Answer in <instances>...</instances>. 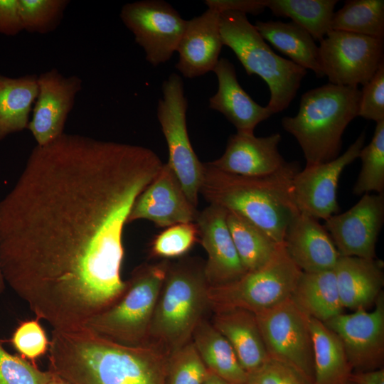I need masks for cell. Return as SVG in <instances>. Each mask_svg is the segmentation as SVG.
Returning a JSON list of instances; mask_svg holds the SVG:
<instances>
[{
	"mask_svg": "<svg viewBox=\"0 0 384 384\" xmlns=\"http://www.w3.org/2000/svg\"><path fill=\"white\" fill-rule=\"evenodd\" d=\"M163 164L148 148L80 134L33 148L0 201V263L36 318L77 329L120 297L124 228Z\"/></svg>",
	"mask_w": 384,
	"mask_h": 384,
	"instance_id": "6da1fadb",
	"label": "cell"
},
{
	"mask_svg": "<svg viewBox=\"0 0 384 384\" xmlns=\"http://www.w3.org/2000/svg\"><path fill=\"white\" fill-rule=\"evenodd\" d=\"M49 370L72 384H165L168 354L123 345L85 328L53 329Z\"/></svg>",
	"mask_w": 384,
	"mask_h": 384,
	"instance_id": "7a4b0ae2",
	"label": "cell"
},
{
	"mask_svg": "<svg viewBox=\"0 0 384 384\" xmlns=\"http://www.w3.org/2000/svg\"><path fill=\"white\" fill-rule=\"evenodd\" d=\"M299 171L297 161L287 162L274 174L252 177L203 163L200 194L210 205L242 215L282 244L289 223L299 212L293 195V179Z\"/></svg>",
	"mask_w": 384,
	"mask_h": 384,
	"instance_id": "3957f363",
	"label": "cell"
},
{
	"mask_svg": "<svg viewBox=\"0 0 384 384\" xmlns=\"http://www.w3.org/2000/svg\"><path fill=\"white\" fill-rule=\"evenodd\" d=\"M361 90L358 87L328 82L304 92L298 113L282 119L283 129L299 143L306 166L336 159L342 136L358 114Z\"/></svg>",
	"mask_w": 384,
	"mask_h": 384,
	"instance_id": "277c9868",
	"label": "cell"
},
{
	"mask_svg": "<svg viewBox=\"0 0 384 384\" xmlns=\"http://www.w3.org/2000/svg\"><path fill=\"white\" fill-rule=\"evenodd\" d=\"M204 263L196 257L169 262L156 304L149 343L168 355L190 341L210 307Z\"/></svg>",
	"mask_w": 384,
	"mask_h": 384,
	"instance_id": "5b68a950",
	"label": "cell"
},
{
	"mask_svg": "<svg viewBox=\"0 0 384 384\" xmlns=\"http://www.w3.org/2000/svg\"><path fill=\"white\" fill-rule=\"evenodd\" d=\"M220 28L223 46L235 53L247 74L260 76L268 85L270 98L267 107L273 114L287 109L297 95L306 70L276 54L246 14L220 13Z\"/></svg>",
	"mask_w": 384,
	"mask_h": 384,
	"instance_id": "8992f818",
	"label": "cell"
},
{
	"mask_svg": "<svg viewBox=\"0 0 384 384\" xmlns=\"http://www.w3.org/2000/svg\"><path fill=\"white\" fill-rule=\"evenodd\" d=\"M169 262L163 260L137 267L120 297L90 318L83 328L126 346L149 343L154 311Z\"/></svg>",
	"mask_w": 384,
	"mask_h": 384,
	"instance_id": "52a82bcc",
	"label": "cell"
},
{
	"mask_svg": "<svg viewBox=\"0 0 384 384\" xmlns=\"http://www.w3.org/2000/svg\"><path fill=\"white\" fill-rule=\"evenodd\" d=\"M302 273L284 244H279L262 267L234 282L209 287L210 309L215 312L240 309L254 314L269 309L291 298Z\"/></svg>",
	"mask_w": 384,
	"mask_h": 384,
	"instance_id": "ba28073f",
	"label": "cell"
},
{
	"mask_svg": "<svg viewBox=\"0 0 384 384\" xmlns=\"http://www.w3.org/2000/svg\"><path fill=\"white\" fill-rule=\"evenodd\" d=\"M162 94L158 101L156 113L167 143V164L190 202L197 208L203 163L195 154L188 137L186 125L188 101L181 77L177 73H171L162 83Z\"/></svg>",
	"mask_w": 384,
	"mask_h": 384,
	"instance_id": "9c48e42d",
	"label": "cell"
},
{
	"mask_svg": "<svg viewBox=\"0 0 384 384\" xmlns=\"http://www.w3.org/2000/svg\"><path fill=\"white\" fill-rule=\"evenodd\" d=\"M255 314L269 357L294 368L314 384L309 317L291 298Z\"/></svg>",
	"mask_w": 384,
	"mask_h": 384,
	"instance_id": "30bf717a",
	"label": "cell"
},
{
	"mask_svg": "<svg viewBox=\"0 0 384 384\" xmlns=\"http://www.w3.org/2000/svg\"><path fill=\"white\" fill-rule=\"evenodd\" d=\"M382 38L331 30L319 42L320 65L330 83L358 87L366 85L383 60Z\"/></svg>",
	"mask_w": 384,
	"mask_h": 384,
	"instance_id": "8fae6325",
	"label": "cell"
},
{
	"mask_svg": "<svg viewBox=\"0 0 384 384\" xmlns=\"http://www.w3.org/2000/svg\"><path fill=\"white\" fill-rule=\"evenodd\" d=\"M120 18L144 50L153 66L171 59L185 31L187 21L163 0H144L124 4Z\"/></svg>",
	"mask_w": 384,
	"mask_h": 384,
	"instance_id": "7c38bea8",
	"label": "cell"
},
{
	"mask_svg": "<svg viewBox=\"0 0 384 384\" xmlns=\"http://www.w3.org/2000/svg\"><path fill=\"white\" fill-rule=\"evenodd\" d=\"M371 311L341 313L324 322L341 340L353 372L383 368L384 294Z\"/></svg>",
	"mask_w": 384,
	"mask_h": 384,
	"instance_id": "4fadbf2b",
	"label": "cell"
},
{
	"mask_svg": "<svg viewBox=\"0 0 384 384\" xmlns=\"http://www.w3.org/2000/svg\"><path fill=\"white\" fill-rule=\"evenodd\" d=\"M362 132L348 149L336 159L326 163L305 166L293 179V195L301 213L316 220H326L338 213L337 188L345 168L358 158L364 146Z\"/></svg>",
	"mask_w": 384,
	"mask_h": 384,
	"instance_id": "5bb4252c",
	"label": "cell"
},
{
	"mask_svg": "<svg viewBox=\"0 0 384 384\" xmlns=\"http://www.w3.org/2000/svg\"><path fill=\"white\" fill-rule=\"evenodd\" d=\"M383 222L384 193H366L346 212L326 219L324 226L340 256L372 259Z\"/></svg>",
	"mask_w": 384,
	"mask_h": 384,
	"instance_id": "9a60e30c",
	"label": "cell"
},
{
	"mask_svg": "<svg viewBox=\"0 0 384 384\" xmlns=\"http://www.w3.org/2000/svg\"><path fill=\"white\" fill-rule=\"evenodd\" d=\"M38 94L27 129L38 146H45L64 133L68 114L82 88V81L78 76L66 77L53 68L38 76Z\"/></svg>",
	"mask_w": 384,
	"mask_h": 384,
	"instance_id": "2e32d148",
	"label": "cell"
},
{
	"mask_svg": "<svg viewBox=\"0 0 384 384\" xmlns=\"http://www.w3.org/2000/svg\"><path fill=\"white\" fill-rule=\"evenodd\" d=\"M227 212L210 204L198 213L195 221L207 253L204 272L210 287L234 282L246 273L227 225Z\"/></svg>",
	"mask_w": 384,
	"mask_h": 384,
	"instance_id": "e0dca14e",
	"label": "cell"
},
{
	"mask_svg": "<svg viewBox=\"0 0 384 384\" xmlns=\"http://www.w3.org/2000/svg\"><path fill=\"white\" fill-rule=\"evenodd\" d=\"M198 211L186 196L167 163L136 199L127 223L145 219L159 228L195 223Z\"/></svg>",
	"mask_w": 384,
	"mask_h": 384,
	"instance_id": "ac0fdd59",
	"label": "cell"
},
{
	"mask_svg": "<svg viewBox=\"0 0 384 384\" xmlns=\"http://www.w3.org/2000/svg\"><path fill=\"white\" fill-rule=\"evenodd\" d=\"M282 137L274 133L264 137L237 132L228 138L223 154L208 162L221 171L244 176H269L287 164L278 149Z\"/></svg>",
	"mask_w": 384,
	"mask_h": 384,
	"instance_id": "d6986e66",
	"label": "cell"
},
{
	"mask_svg": "<svg viewBox=\"0 0 384 384\" xmlns=\"http://www.w3.org/2000/svg\"><path fill=\"white\" fill-rule=\"evenodd\" d=\"M220 14L209 9L187 21L176 51L175 68L187 78L200 77L213 71L223 46L220 28Z\"/></svg>",
	"mask_w": 384,
	"mask_h": 384,
	"instance_id": "ffe728a7",
	"label": "cell"
},
{
	"mask_svg": "<svg viewBox=\"0 0 384 384\" xmlns=\"http://www.w3.org/2000/svg\"><path fill=\"white\" fill-rule=\"evenodd\" d=\"M283 244L292 260L304 272L334 270L340 257L324 226L301 212L289 223Z\"/></svg>",
	"mask_w": 384,
	"mask_h": 384,
	"instance_id": "44dd1931",
	"label": "cell"
},
{
	"mask_svg": "<svg viewBox=\"0 0 384 384\" xmlns=\"http://www.w3.org/2000/svg\"><path fill=\"white\" fill-rule=\"evenodd\" d=\"M213 71L217 76L218 87L209 98V107L223 114L237 132L254 134L256 126L273 113L267 106L255 102L243 90L229 60L220 58Z\"/></svg>",
	"mask_w": 384,
	"mask_h": 384,
	"instance_id": "7402d4cb",
	"label": "cell"
},
{
	"mask_svg": "<svg viewBox=\"0 0 384 384\" xmlns=\"http://www.w3.org/2000/svg\"><path fill=\"white\" fill-rule=\"evenodd\" d=\"M334 271L343 309H368L383 292V262L376 257L340 256Z\"/></svg>",
	"mask_w": 384,
	"mask_h": 384,
	"instance_id": "603a6c76",
	"label": "cell"
},
{
	"mask_svg": "<svg viewBox=\"0 0 384 384\" xmlns=\"http://www.w3.org/2000/svg\"><path fill=\"white\" fill-rule=\"evenodd\" d=\"M213 313L212 324L228 341L247 373L270 358L254 313L240 309Z\"/></svg>",
	"mask_w": 384,
	"mask_h": 384,
	"instance_id": "cb8c5ba5",
	"label": "cell"
},
{
	"mask_svg": "<svg viewBox=\"0 0 384 384\" xmlns=\"http://www.w3.org/2000/svg\"><path fill=\"white\" fill-rule=\"evenodd\" d=\"M265 41L304 69L314 71L317 78L324 77L319 46L311 36L294 22L257 21L254 25Z\"/></svg>",
	"mask_w": 384,
	"mask_h": 384,
	"instance_id": "d4e9b609",
	"label": "cell"
},
{
	"mask_svg": "<svg viewBox=\"0 0 384 384\" xmlns=\"http://www.w3.org/2000/svg\"><path fill=\"white\" fill-rule=\"evenodd\" d=\"M313 358L314 384H346L353 368L338 336L326 324L309 317Z\"/></svg>",
	"mask_w": 384,
	"mask_h": 384,
	"instance_id": "484cf974",
	"label": "cell"
},
{
	"mask_svg": "<svg viewBox=\"0 0 384 384\" xmlns=\"http://www.w3.org/2000/svg\"><path fill=\"white\" fill-rule=\"evenodd\" d=\"M309 317L325 322L343 312L334 270L302 272L291 296Z\"/></svg>",
	"mask_w": 384,
	"mask_h": 384,
	"instance_id": "4316f807",
	"label": "cell"
},
{
	"mask_svg": "<svg viewBox=\"0 0 384 384\" xmlns=\"http://www.w3.org/2000/svg\"><path fill=\"white\" fill-rule=\"evenodd\" d=\"M191 341L208 370L231 384H245L247 374L228 341L203 318Z\"/></svg>",
	"mask_w": 384,
	"mask_h": 384,
	"instance_id": "83f0119b",
	"label": "cell"
},
{
	"mask_svg": "<svg viewBox=\"0 0 384 384\" xmlns=\"http://www.w3.org/2000/svg\"><path fill=\"white\" fill-rule=\"evenodd\" d=\"M38 94V76L0 75V141L27 129L33 102Z\"/></svg>",
	"mask_w": 384,
	"mask_h": 384,
	"instance_id": "f1b7e54d",
	"label": "cell"
},
{
	"mask_svg": "<svg viewBox=\"0 0 384 384\" xmlns=\"http://www.w3.org/2000/svg\"><path fill=\"white\" fill-rule=\"evenodd\" d=\"M227 225L246 272L265 265L278 245L267 233L242 215L227 210Z\"/></svg>",
	"mask_w": 384,
	"mask_h": 384,
	"instance_id": "f546056e",
	"label": "cell"
},
{
	"mask_svg": "<svg viewBox=\"0 0 384 384\" xmlns=\"http://www.w3.org/2000/svg\"><path fill=\"white\" fill-rule=\"evenodd\" d=\"M336 0H264L274 15L286 17L306 31L314 41H322L331 30Z\"/></svg>",
	"mask_w": 384,
	"mask_h": 384,
	"instance_id": "4dcf8cb0",
	"label": "cell"
},
{
	"mask_svg": "<svg viewBox=\"0 0 384 384\" xmlns=\"http://www.w3.org/2000/svg\"><path fill=\"white\" fill-rule=\"evenodd\" d=\"M331 30L383 39L384 1L348 0L334 13Z\"/></svg>",
	"mask_w": 384,
	"mask_h": 384,
	"instance_id": "1f68e13d",
	"label": "cell"
},
{
	"mask_svg": "<svg viewBox=\"0 0 384 384\" xmlns=\"http://www.w3.org/2000/svg\"><path fill=\"white\" fill-rule=\"evenodd\" d=\"M358 157L362 165L353 193H384V120L376 123L370 142L361 149Z\"/></svg>",
	"mask_w": 384,
	"mask_h": 384,
	"instance_id": "d6a6232c",
	"label": "cell"
},
{
	"mask_svg": "<svg viewBox=\"0 0 384 384\" xmlns=\"http://www.w3.org/2000/svg\"><path fill=\"white\" fill-rule=\"evenodd\" d=\"M19 12L23 30L45 34L59 26L70 1L18 0Z\"/></svg>",
	"mask_w": 384,
	"mask_h": 384,
	"instance_id": "836d02e7",
	"label": "cell"
},
{
	"mask_svg": "<svg viewBox=\"0 0 384 384\" xmlns=\"http://www.w3.org/2000/svg\"><path fill=\"white\" fill-rule=\"evenodd\" d=\"M208 373L190 341L168 356L165 384H203Z\"/></svg>",
	"mask_w": 384,
	"mask_h": 384,
	"instance_id": "e575fe53",
	"label": "cell"
},
{
	"mask_svg": "<svg viewBox=\"0 0 384 384\" xmlns=\"http://www.w3.org/2000/svg\"><path fill=\"white\" fill-rule=\"evenodd\" d=\"M196 223H183L166 228L157 235L150 245V256L164 260L186 255L198 240Z\"/></svg>",
	"mask_w": 384,
	"mask_h": 384,
	"instance_id": "d590c367",
	"label": "cell"
},
{
	"mask_svg": "<svg viewBox=\"0 0 384 384\" xmlns=\"http://www.w3.org/2000/svg\"><path fill=\"white\" fill-rule=\"evenodd\" d=\"M52 371L42 370L20 356L9 353L0 339V384H47Z\"/></svg>",
	"mask_w": 384,
	"mask_h": 384,
	"instance_id": "8d00e7d4",
	"label": "cell"
},
{
	"mask_svg": "<svg viewBox=\"0 0 384 384\" xmlns=\"http://www.w3.org/2000/svg\"><path fill=\"white\" fill-rule=\"evenodd\" d=\"M9 342L21 358L33 363L50 347V340L37 318L20 321Z\"/></svg>",
	"mask_w": 384,
	"mask_h": 384,
	"instance_id": "74e56055",
	"label": "cell"
},
{
	"mask_svg": "<svg viewBox=\"0 0 384 384\" xmlns=\"http://www.w3.org/2000/svg\"><path fill=\"white\" fill-rule=\"evenodd\" d=\"M247 374V384H313L294 368L270 358Z\"/></svg>",
	"mask_w": 384,
	"mask_h": 384,
	"instance_id": "f35d334b",
	"label": "cell"
},
{
	"mask_svg": "<svg viewBox=\"0 0 384 384\" xmlns=\"http://www.w3.org/2000/svg\"><path fill=\"white\" fill-rule=\"evenodd\" d=\"M358 117L375 121L384 120V62L373 78L363 86Z\"/></svg>",
	"mask_w": 384,
	"mask_h": 384,
	"instance_id": "ab89813d",
	"label": "cell"
},
{
	"mask_svg": "<svg viewBox=\"0 0 384 384\" xmlns=\"http://www.w3.org/2000/svg\"><path fill=\"white\" fill-rule=\"evenodd\" d=\"M22 31L18 0H0V33L14 36Z\"/></svg>",
	"mask_w": 384,
	"mask_h": 384,
	"instance_id": "60d3db41",
	"label": "cell"
},
{
	"mask_svg": "<svg viewBox=\"0 0 384 384\" xmlns=\"http://www.w3.org/2000/svg\"><path fill=\"white\" fill-rule=\"evenodd\" d=\"M204 4L208 8L215 9L220 14L234 11L258 15L266 9L264 0H206Z\"/></svg>",
	"mask_w": 384,
	"mask_h": 384,
	"instance_id": "b9f144b4",
	"label": "cell"
},
{
	"mask_svg": "<svg viewBox=\"0 0 384 384\" xmlns=\"http://www.w3.org/2000/svg\"><path fill=\"white\" fill-rule=\"evenodd\" d=\"M349 380L355 384H384V368L353 372Z\"/></svg>",
	"mask_w": 384,
	"mask_h": 384,
	"instance_id": "7bdbcfd3",
	"label": "cell"
},
{
	"mask_svg": "<svg viewBox=\"0 0 384 384\" xmlns=\"http://www.w3.org/2000/svg\"><path fill=\"white\" fill-rule=\"evenodd\" d=\"M203 384H231L212 372L209 371V373L203 383Z\"/></svg>",
	"mask_w": 384,
	"mask_h": 384,
	"instance_id": "ee69618b",
	"label": "cell"
},
{
	"mask_svg": "<svg viewBox=\"0 0 384 384\" xmlns=\"http://www.w3.org/2000/svg\"><path fill=\"white\" fill-rule=\"evenodd\" d=\"M52 373V376L47 384H72L53 372Z\"/></svg>",
	"mask_w": 384,
	"mask_h": 384,
	"instance_id": "f6af8a7d",
	"label": "cell"
},
{
	"mask_svg": "<svg viewBox=\"0 0 384 384\" xmlns=\"http://www.w3.org/2000/svg\"><path fill=\"white\" fill-rule=\"evenodd\" d=\"M5 280L4 278V275L2 273L1 267V263H0V294L4 292L5 288Z\"/></svg>",
	"mask_w": 384,
	"mask_h": 384,
	"instance_id": "bcb514c9",
	"label": "cell"
},
{
	"mask_svg": "<svg viewBox=\"0 0 384 384\" xmlns=\"http://www.w3.org/2000/svg\"><path fill=\"white\" fill-rule=\"evenodd\" d=\"M346 384H355V383L349 380V381L347 382Z\"/></svg>",
	"mask_w": 384,
	"mask_h": 384,
	"instance_id": "7dc6e473",
	"label": "cell"
},
{
	"mask_svg": "<svg viewBox=\"0 0 384 384\" xmlns=\"http://www.w3.org/2000/svg\"><path fill=\"white\" fill-rule=\"evenodd\" d=\"M245 384H247V383H245Z\"/></svg>",
	"mask_w": 384,
	"mask_h": 384,
	"instance_id": "c3c4849f",
	"label": "cell"
}]
</instances>
